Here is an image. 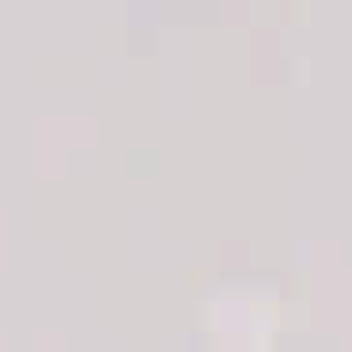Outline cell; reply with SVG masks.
<instances>
[]
</instances>
